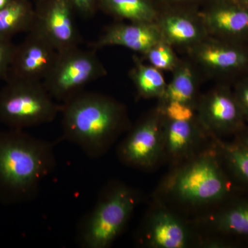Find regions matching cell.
I'll return each mask as SVG.
<instances>
[{
	"label": "cell",
	"mask_w": 248,
	"mask_h": 248,
	"mask_svg": "<svg viewBox=\"0 0 248 248\" xmlns=\"http://www.w3.org/2000/svg\"><path fill=\"white\" fill-rule=\"evenodd\" d=\"M35 22L39 29L55 46L59 53L77 48L80 36L69 0H37Z\"/></svg>",
	"instance_id": "cell-9"
},
{
	"label": "cell",
	"mask_w": 248,
	"mask_h": 248,
	"mask_svg": "<svg viewBox=\"0 0 248 248\" xmlns=\"http://www.w3.org/2000/svg\"><path fill=\"white\" fill-rule=\"evenodd\" d=\"M75 12L81 17H92L98 7L97 0H69Z\"/></svg>",
	"instance_id": "cell-26"
},
{
	"label": "cell",
	"mask_w": 248,
	"mask_h": 248,
	"mask_svg": "<svg viewBox=\"0 0 248 248\" xmlns=\"http://www.w3.org/2000/svg\"><path fill=\"white\" fill-rule=\"evenodd\" d=\"M196 94V80L190 67L182 66L174 72L171 82L166 86L161 98V104L180 102L194 107Z\"/></svg>",
	"instance_id": "cell-19"
},
{
	"label": "cell",
	"mask_w": 248,
	"mask_h": 248,
	"mask_svg": "<svg viewBox=\"0 0 248 248\" xmlns=\"http://www.w3.org/2000/svg\"><path fill=\"white\" fill-rule=\"evenodd\" d=\"M62 106V138L89 159L102 157L128 128L125 108L104 94L80 92Z\"/></svg>",
	"instance_id": "cell-2"
},
{
	"label": "cell",
	"mask_w": 248,
	"mask_h": 248,
	"mask_svg": "<svg viewBox=\"0 0 248 248\" xmlns=\"http://www.w3.org/2000/svg\"><path fill=\"white\" fill-rule=\"evenodd\" d=\"M0 90V122L11 129L24 128L50 123L61 113L59 104L43 83L6 82Z\"/></svg>",
	"instance_id": "cell-5"
},
{
	"label": "cell",
	"mask_w": 248,
	"mask_h": 248,
	"mask_svg": "<svg viewBox=\"0 0 248 248\" xmlns=\"http://www.w3.org/2000/svg\"><path fill=\"white\" fill-rule=\"evenodd\" d=\"M165 4L173 7H182L184 5L192 4L200 0H161Z\"/></svg>",
	"instance_id": "cell-28"
},
{
	"label": "cell",
	"mask_w": 248,
	"mask_h": 248,
	"mask_svg": "<svg viewBox=\"0 0 248 248\" xmlns=\"http://www.w3.org/2000/svg\"><path fill=\"white\" fill-rule=\"evenodd\" d=\"M228 1L234 3V4L240 5V6L248 8V0H228Z\"/></svg>",
	"instance_id": "cell-30"
},
{
	"label": "cell",
	"mask_w": 248,
	"mask_h": 248,
	"mask_svg": "<svg viewBox=\"0 0 248 248\" xmlns=\"http://www.w3.org/2000/svg\"><path fill=\"white\" fill-rule=\"evenodd\" d=\"M35 22L31 0H13L0 11V38L11 40L19 32H29Z\"/></svg>",
	"instance_id": "cell-17"
},
{
	"label": "cell",
	"mask_w": 248,
	"mask_h": 248,
	"mask_svg": "<svg viewBox=\"0 0 248 248\" xmlns=\"http://www.w3.org/2000/svg\"><path fill=\"white\" fill-rule=\"evenodd\" d=\"M31 1H33L34 2H35V1H37V0H31Z\"/></svg>",
	"instance_id": "cell-32"
},
{
	"label": "cell",
	"mask_w": 248,
	"mask_h": 248,
	"mask_svg": "<svg viewBox=\"0 0 248 248\" xmlns=\"http://www.w3.org/2000/svg\"><path fill=\"white\" fill-rule=\"evenodd\" d=\"M56 164L51 142L24 130L0 131V202L17 205L33 200Z\"/></svg>",
	"instance_id": "cell-1"
},
{
	"label": "cell",
	"mask_w": 248,
	"mask_h": 248,
	"mask_svg": "<svg viewBox=\"0 0 248 248\" xmlns=\"http://www.w3.org/2000/svg\"><path fill=\"white\" fill-rule=\"evenodd\" d=\"M195 120L172 121L164 117L163 156L180 163L195 156L203 133Z\"/></svg>",
	"instance_id": "cell-14"
},
{
	"label": "cell",
	"mask_w": 248,
	"mask_h": 248,
	"mask_svg": "<svg viewBox=\"0 0 248 248\" xmlns=\"http://www.w3.org/2000/svg\"><path fill=\"white\" fill-rule=\"evenodd\" d=\"M218 146L227 164L239 179L248 185V149L239 141L223 143Z\"/></svg>",
	"instance_id": "cell-22"
},
{
	"label": "cell",
	"mask_w": 248,
	"mask_h": 248,
	"mask_svg": "<svg viewBox=\"0 0 248 248\" xmlns=\"http://www.w3.org/2000/svg\"><path fill=\"white\" fill-rule=\"evenodd\" d=\"M239 142L248 149V131L241 134Z\"/></svg>",
	"instance_id": "cell-29"
},
{
	"label": "cell",
	"mask_w": 248,
	"mask_h": 248,
	"mask_svg": "<svg viewBox=\"0 0 248 248\" xmlns=\"http://www.w3.org/2000/svg\"><path fill=\"white\" fill-rule=\"evenodd\" d=\"M135 62L130 75L140 95L161 99L167 86L161 72L154 66L143 64L138 59Z\"/></svg>",
	"instance_id": "cell-21"
},
{
	"label": "cell",
	"mask_w": 248,
	"mask_h": 248,
	"mask_svg": "<svg viewBox=\"0 0 248 248\" xmlns=\"http://www.w3.org/2000/svg\"><path fill=\"white\" fill-rule=\"evenodd\" d=\"M200 123L205 132L214 136L242 130L245 117L234 93L226 89L214 90L198 105Z\"/></svg>",
	"instance_id": "cell-10"
},
{
	"label": "cell",
	"mask_w": 248,
	"mask_h": 248,
	"mask_svg": "<svg viewBox=\"0 0 248 248\" xmlns=\"http://www.w3.org/2000/svg\"><path fill=\"white\" fill-rule=\"evenodd\" d=\"M98 7L131 22H155L159 16L153 0H97Z\"/></svg>",
	"instance_id": "cell-18"
},
{
	"label": "cell",
	"mask_w": 248,
	"mask_h": 248,
	"mask_svg": "<svg viewBox=\"0 0 248 248\" xmlns=\"http://www.w3.org/2000/svg\"><path fill=\"white\" fill-rule=\"evenodd\" d=\"M107 73L94 49L86 50L77 47L59 53L43 85L55 101L63 104Z\"/></svg>",
	"instance_id": "cell-6"
},
{
	"label": "cell",
	"mask_w": 248,
	"mask_h": 248,
	"mask_svg": "<svg viewBox=\"0 0 248 248\" xmlns=\"http://www.w3.org/2000/svg\"><path fill=\"white\" fill-rule=\"evenodd\" d=\"M141 196L124 183L112 181L101 189L93 208L77 227V242L82 248H108L125 229Z\"/></svg>",
	"instance_id": "cell-3"
},
{
	"label": "cell",
	"mask_w": 248,
	"mask_h": 248,
	"mask_svg": "<svg viewBox=\"0 0 248 248\" xmlns=\"http://www.w3.org/2000/svg\"><path fill=\"white\" fill-rule=\"evenodd\" d=\"M58 55V50L46 36L33 27L22 43L16 46L4 81L43 83Z\"/></svg>",
	"instance_id": "cell-7"
},
{
	"label": "cell",
	"mask_w": 248,
	"mask_h": 248,
	"mask_svg": "<svg viewBox=\"0 0 248 248\" xmlns=\"http://www.w3.org/2000/svg\"><path fill=\"white\" fill-rule=\"evenodd\" d=\"M160 31L163 40L174 45H190L202 37L198 24L190 15L177 9L164 15L161 19Z\"/></svg>",
	"instance_id": "cell-16"
},
{
	"label": "cell",
	"mask_w": 248,
	"mask_h": 248,
	"mask_svg": "<svg viewBox=\"0 0 248 248\" xmlns=\"http://www.w3.org/2000/svg\"><path fill=\"white\" fill-rule=\"evenodd\" d=\"M151 66L160 70H171L176 66V56L164 40L160 42L146 54Z\"/></svg>",
	"instance_id": "cell-23"
},
{
	"label": "cell",
	"mask_w": 248,
	"mask_h": 248,
	"mask_svg": "<svg viewBox=\"0 0 248 248\" xmlns=\"http://www.w3.org/2000/svg\"><path fill=\"white\" fill-rule=\"evenodd\" d=\"M199 62L212 71L234 73L248 68V51L232 42H211L200 45L195 50Z\"/></svg>",
	"instance_id": "cell-15"
},
{
	"label": "cell",
	"mask_w": 248,
	"mask_h": 248,
	"mask_svg": "<svg viewBox=\"0 0 248 248\" xmlns=\"http://www.w3.org/2000/svg\"><path fill=\"white\" fill-rule=\"evenodd\" d=\"M183 163L162 185L169 198L195 207L216 203L228 195L229 184L215 152L199 153Z\"/></svg>",
	"instance_id": "cell-4"
},
{
	"label": "cell",
	"mask_w": 248,
	"mask_h": 248,
	"mask_svg": "<svg viewBox=\"0 0 248 248\" xmlns=\"http://www.w3.org/2000/svg\"><path fill=\"white\" fill-rule=\"evenodd\" d=\"M163 122L164 117L159 110L130 129L117 148L120 161L135 169L153 168L163 156Z\"/></svg>",
	"instance_id": "cell-8"
},
{
	"label": "cell",
	"mask_w": 248,
	"mask_h": 248,
	"mask_svg": "<svg viewBox=\"0 0 248 248\" xmlns=\"http://www.w3.org/2000/svg\"><path fill=\"white\" fill-rule=\"evenodd\" d=\"M13 0H0V11L6 7Z\"/></svg>",
	"instance_id": "cell-31"
},
{
	"label": "cell",
	"mask_w": 248,
	"mask_h": 248,
	"mask_svg": "<svg viewBox=\"0 0 248 248\" xmlns=\"http://www.w3.org/2000/svg\"><path fill=\"white\" fill-rule=\"evenodd\" d=\"M234 95L245 118H248V78L236 85Z\"/></svg>",
	"instance_id": "cell-27"
},
{
	"label": "cell",
	"mask_w": 248,
	"mask_h": 248,
	"mask_svg": "<svg viewBox=\"0 0 248 248\" xmlns=\"http://www.w3.org/2000/svg\"><path fill=\"white\" fill-rule=\"evenodd\" d=\"M15 48L11 40L0 38V79H6Z\"/></svg>",
	"instance_id": "cell-25"
},
{
	"label": "cell",
	"mask_w": 248,
	"mask_h": 248,
	"mask_svg": "<svg viewBox=\"0 0 248 248\" xmlns=\"http://www.w3.org/2000/svg\"><path fill=\"white\" fill-rule=\"evenodd\" d=\"M212 226L225 234L248 236V202L223 209L213 217Z\"/></svg>",
	"instance_id": "cell-20"
},
{
	"label": "cell",
	"mask_w": 248,
	"mask_h": 248,
	"mask_svg": "<svg viewBox=\"0 0 248 248\" xmlns=\"http://www.w3.org/2000/svg\"><path fill=\"white\" fill-rule=\"evenodd\" d=\"M203 19L216 35L236 43L248 40V8L228 0H210Z\"/></svg>",
	"instance_id": "cell-13"
},
{
	"label": "cell",
	"mask_w": 248,
	"mask_h": 248,
	"mask_svg": "<svg viewBox=\"0 0 248 248\" xmlns=\"http://www.w3.org/2000/svg\"><path fill=\"white\" fill-rule=\"evenodd\" d=\"M162 40L159 26L155 25L154 22H132L109 27L90 46L95 50L118 46L146 55Z\"/></svg>",
	"instance_id": "cell-12"
},
{
	"label": "cell",
	"mask_w": 248,
	"mask_h": 248,
	"mask_svg": "<svg viewBox=\"0 0 248 248\" xmlns=\"http://www.w3.org/2000/svg\"><path fill=\"white\" fill-rule=\"evenodd\" d=\"M160 112L166 120L172 121L195 120L194 107L180 102H169L160 107Z\"/></svg>",
	"instance_id": "cell-24"
},
{
	"label": "cell",
	"mask_w": 248,
	"mask_h": 248,
	"mask_svg": "<svg viewBox=\"0 0 248 248\" xmlns=\"http://www.w3.org/2000/svg\"><path fill=\"white\" fill-rule=\"evenodd\" d=\"M141 246L153 248H185L193 241L187 226L177 215L165 208L152 210L138 234Z\"/></svg>",
	"instance_id": "cell-11"
}]
</instances>
